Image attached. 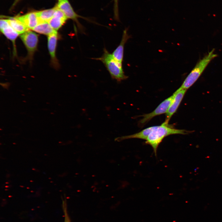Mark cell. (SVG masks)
I'll return each mask as SVG.
<instances>
[{
  "label": "cell",
  "instance_id": "cell-1",
  "mask_svg": "<svg viewBox=\"0 0 222 222\" xmlns=\"http://www.w3.org/2000/svg\"><path fill=\"white\" fill-rule=\"evenodd\" d=\"M191 132L174 128L168 124L164 122L160 125L156 126L149 135L145 142L152 146L156 155L158 146L165 137L172 134H187Z\"/></svg>",
  "mask_w": 222,
  "mask_h": 222
},
{
  "label": "cell",
  "instance_id": "cell-2",
  "mask_svg": "<svg viewBox=\"0 0 222 222\" xmlns=\"http://www.w3.org/2000/svg\"><path fill=\"white\" fill-rule=\"evenodd\" d=\"M93 59L102 62L108 71L111 77L113 79L120 82L126 79L128 76L125 74L122 64L118 62L110 53L104 48L103 53L101 57Z\"/></svg>",
  "mask_w": 222,
  "mask_h": 222
},
{
  "label": "cell",
  "instance_id": "cell-3",
  "mask_svg": "<svg viewBox=\"0 0 222 222\" xmlns=\"http://www.w3.org/2000/svg\"><path fill=\"white\" fill-rule=\"evenodd\" d=\"M213 49L196 64L179 88L187 90L197 81L211 61L216 57Z\"/></svg>",
  "mask_w": 222,
  "mask_h": 222
},
{
  "label": "cell",
  "instance_id": "cell-4",
  "mask_svg": "<svg viewBox=\"0 0 222 222\" xmlns=\"http://www.w3.org/2000/svg\"><path fill=\"white\" fill-rule=\"evenodd\" d=\"M174 92L171 96L162 101L157 108L151 112L145 114L139 122L140 125H143L149 121L154 117L166 113L175 96Z\"/></svg>",
  "mask_w": 222,
  "mask_h": 222
},
{
  "label": "cell",
  "instance_id": "cell-5",
  "mask_svg": "<svg viewBox=\"0 0 222 222\" xmlns=\"http://www.w3.org/2000/svg\"><path fill=\"white\" fill-rule=\"evenodd\" d=\"M56 7L61 11L68 18L71 19L76 24L80 31H84L83 27L78 20V18H82L87 19L84 17L78 14L74 10L68 0H59Z\"/></svg>",
  "mask_w": 222,
  "mask_h": 222
},
{
  "label": "cell",
  "instance_id": "cell-6",
  "mask_svg": "<svg viewBox=\"0 0 222 222\" xmlns=\"http://www.w3.org/2000/svg\"><path fill=\"white\" fill-rule=\"evenodd\" d=\"M187 90L179 88L174 92L175 95L174 99L166 113L164 123L168 124L171 117L179 106Z\"/></svg>",
  "mask_w": 222,
  "mask_h": 222
},
{
  "label": "cell",
  "instance_id": "cell-7",
  "mask_svg": "<svg viewBox=\"0 0 222 222\" xmlns=\"http://www.w3.org/2000/svg\"><path fill=\"white\" fill-rule=\"evenodd\" d=\"M20 37L26 47L29 55L31 56L37 48L38 37L37 34L28 30L20 34Z\"/></svg>",
  "mask_w": 222,
  "mask_h": 222
},
{
  "label": "cell",
  "instance_id": "cell-8",
  "mask_svg": "<svg viewBox=\"0 0 222 222\" xmlns=\"http://www.w3.org/2000/svg\"><path fill=\"white\" fill-rule=\"evenodd\" d=\"M16 17L29 29H32L41 23L36 12H30Z\"/></svg>",
  "mask_w": 222,
  "mask_h": 222
},
{
  "label": "cell",
  "instance_id": "cell-9",
  "mask_svg": "<svg viewBox=\"0 0 222 222\" xmlns=\"http://www.w3.org/2000/svg\"><path fill=\"white\" fill-rule=\"evenodd\" d=\"M130 37V36L128 34L127 30L125 29L123 31L120 43L112 54L114 58L121 64H122L123 60L125 45Z\"/></svg>",
  "mask_w": 222,
  "mask_h": 222
},
{
  "label": "cell",
  "instance_id": "cell-10",
  "mask_svg": "<svg viewBox=\"0 0 222 222\" xmlns=\"http://www.w3.org/2000/svg\"><path fill=\"white\" fill-rule=\"evenodd\" d=\"M56 7V9L53 16L48 23L57 31L65 23L68 18L61 11Z\"/></svg>",
  "mask_w": 222,
  "mask_h": 222
},
{
  "label": "cell",
  "instance_id": "cell-11",
  "mask_svg": "<svg viewBox=\"0 0 222 222\" xmlns=\"http://www.w3.org/2000/svg\"><path fill=\"white\" fill-rule=\"evenodd\" d=\"M155 127L156 126L150 127L134 134L117 138H115V140L119 141L130 138H138L146 140L150 133Z\"/></svg>",
  "mask_w": 222,
  "mask_h": 222
},
{
  "label": "cell",
  "instance_id": "cell-12",
  "mask_svg": "<svg viewBox=\"0 0 222 222\" xmlns=\"http://www.w3.org/2000/svg\"><path fill=\"white\" fill-rule=\"evenodd\" d=\"M7 19L10 25L19 34H21L29 30V29L25 26L16 17H9Z\"/></svg>",
  "mask_w": 222,
  "mask_h": 222
},
{
  "label": "cell",
  "instance_id": "cell-13",
  "mask_svg": "<svg viewBox=\"0 0 222 222\" xmlns=\"http://www.w3.org/2000/svg\"><path fill=\"white\" fill-rule=\"evenodd\" d=\"M32 30L39 33L48 36L57 32L47 22L41 23Z\"/></svg>",
  "mask_w": 222,
  "mask_h": 222
},
{
  "label": "cell",
  "instance_id": "cell-14",
  "mask_svg": "<svg viewBox=\"0 0 222 222\" xmlns=\"http://www.w3.org/2000/svg\"><path fill=\"white\" fill-rule=\"evenodd\" d=\"M56 9V7L55 6L52 8L36 12L41 23L48 22L53 16Z\"/></svg>",
  "mask_w": 222,
  "mask_h": 222
},
{
  "label": "cell",
  "instance_id": "cell-15",
  "mask_svg": "<svg viewBox=\"0 0 222 222\" xmlns=\"http://www.w3.org/2000/svg\"><path fill=\"white\" fill-rule=\"evenodd\" d=\"M57 39V32L48 36V47L51 57L53 60L56 58L55 51Z\"/></svg>",
  "mask_w": 222,
  "mask_h": 222
},
{
  "label": "cell",
  "instance_id": "cell-16",
  "mask_svg": "<svg viewBox=\"0 0 222 222\" xmlns=\"http://www.w3.org/2000/svg\"><path fill=\"white\" fill-rule=\"evenodd\" d=\"M1 31L8 39L11 40L14 44L15 40L19 34L14 31L10 25Z\"/></svg>",
  "mask_w": 222,
  "mask_h": 222
},
{
  "label": "cell",
  "instance_id": "cell-17",
  "mask_svg": "<svg viewBox=\"0 0 222 222\" xmlns=\"http://www.w3.org/2000/svg\"><path fill=\"white\" fill-rule=\"evenodd\" d=\"M63 208L64 217V222H71L68 213L66 203L64 202H63Z\"/></svg>",
  "mask_w": 222,
  "mask_h": 222
},
{
  "label": "cell",
  "instance_id": "cell-18",
  "mask_svg": "<svg viewBox=\"0 0 222 222\" xmlns=\"http://www.w3.org/2000/svg\"><path fill=\"white\" fill-rule=\"evenodd\" d=\"M114 14L115 19L116 20H119L118 0H114Z\"/></svg>",
  "mask_w": 222,
  "mask_h": 222
},
{
  "label": "cell",
  "instance_id": "cell-19",
  "mask_svg": "<svg viewBox=\"0 0 222 222\" xmlns=\"http://www.w3.org/2000/svg\"><path fill=\"white\" fill-rule=\"evenodd\" d=\"M9 25L7 19H1L0 21V30Z\"/></svg>",
  "mask_w": 222,
  "mask_h": 222
},
{
  "label": "cell",
  "instance_id": "cell-20",
  "mask_svg": "<svg viewBox=\"0 0 222 222\" xmlns=\"http://www.w3.org/2000/svg\"><path fill=\"white\" fill-rule=\"evenodd\" d=\"M20 0H14L13 3L12 5L11 8H12L14 7Z\"/></svg>",
  "mask_w": 222,
  "mask_h": 222
}]
</instances>
